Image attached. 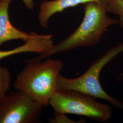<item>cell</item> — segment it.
I'll return each instance as SVG.
<instances>
[{
    "label": "cell",
    "instance_id": "cell-7",
    "mask_svg": "<svg viewBox=\"0 0 123 123\" xmlns=\"http://www.w3.org/2000/svg\"><path fill=\"white\" fill-rule=\"evenodd\" d=\"M12 1L0 0V45L14 40H22L25 42L31 36V33L18 29L10 21L8 9Z\"/></svg>",
    "mask_w": 123,
    "mask_h": 123
},
{
    "label": "cell",
    "instance_id": "cell-4",
    "mask_svg": "<svg viewBox=\"0 0 123 123\" xmlns=\"http://www.w3.org/2000/svg\"><path fill=\"white\" fill-rule=\"evenodd\" d=\"M95 99L75 90H57L51 98L49 105L56 114H76L94 120L108 121L112 117L111 108Z\"/></svg>",
    "mask_w": 123,
    "mask_h": 123
},
{
    "label": "cell",
    "instance_id": "cell-5",
    "mask_svg": "<svg viewBox=\"0 0 123 123\" xmlns=\"http://www.w3.org/2000/svg\"><path fill=\"white\" fill-rule=\"evenodd\" d=\"M44 107L22 91L8 92L0 98V123L39 122Z\"/></svg>",
    "mask_w": 123,
    "mask_h": 123
},
{
    "label": "cell",
    "instance_id": "cell-2",
    "mask_svg": "<svg viewBox=\"0 0 123 123\" xmlns=\"http://www.w3.org/2000/svg\"><path fill=\"white\" fill-rule=\"evenodd\" d=\"M25 66L17 75L13 87L26 93L44 107L56 91L57 79L63 67L60 59L49 58L44 62L24 61Z\"/></svg>",
    "mask_w": 123,
    "mask_h": 123
},
{
    "label": "cell",
    "instance_id": "cell-10",
    "mask_svg": "<svg viewBox=\"0 0 123 123\" xmlns=\"http://www.w3.org/2000/svg\"><path fill=\"white\" fill-rule=\"evenodd\" d=\"M107 11L119 16L118 24L123 29V0H108Z\"/></svg>",
    "mask_w": 123,
    "mask_h": 123
},
{
    "label": "cell",
    "instance_id": "cell-6",
    "mask_svg": "<svg viewBox=\"0 0 123 123\" xmlns=\"http://www.w3.org/2000/svg\"><path fill=\"white\" fill-rule=\"evenodd\" d=\"M31 36L25 43L18 47L4 51H0V60L13 55L26 53H43L48 51L54 45L52 35L39 34L31 31Z\"/></svg>",
    "mask_w": 123,
    "mask_h": 123
},
{
    "label": "cell",
    "instance_id": "cell-12",
    "mask_svg": "<svg viewBox=\"0 0 123 123\" xmlns=\"http://www.w3.org/2000/svg\"><path fill=\"white\" fill-rule=\"evenodd\" d=\"M27 9L32 10L34 8V3L33 0H22Z\"/></svg>",
    "mask_w": 123,
    "mask_h": 123
},
{
    "label": "cell",
    "instance_id": "cell-9",
    "mask_svg": "<svg viewBox=\"0 0 123 123\" xmlns=\"http://www.w3.org/2000/svg\"><path fill=\"white\" fill-rule=\"evenodd\" d=\"M12 80L10 71L0 66V98L9 92Z\"/></svg>",
    "mask_w": 123,
    "mask_h": 123
},
{
    "label": "cell",
    "instance_id": "cell-11",
    "mask_svg": "<svg viewBox=\"0 0 123 123\" xmlns=\"http://www.w3.org/2000/svg\"><path fill=\"white\" fill-rule=\"evenodd\" d=\"M49 122L51 123H81L80 122H77L69 119L66 116L65 114H55L54 117L50 118L49 119Z\"/></svg>",
    "mask_w": 123,
    "mask_h": 123
},
{
    "label": "cell",
    "instance_id": "cell-1",
    "mask_svg": "<svg viewBox=\"0 0 123 123\" xmlns=\"http://www.w3.org/2000/svg\"><path fill=\"white\" fill-rule=\"evenodd\" d=\"M83 6V20L72 34L54 45L48 51L25 61H42L59 53L79 48L95 46L100 42L105 32L110 26L119 23L118 20L110 18L107 14L108 0L87 2Z\"/></svg>",
    "mask_w": 123,
    "mask_h": 123
},
{
    "label": "cell",
    "instance_id": "cell-8",
    "mask_svg": "<svg viewBox=\"0 0 123 123\" xmlns=\"http://www.w3.org/2000/svg\"><path fill=\"white\" fill-rule=\"evenodd\" d=\"M99 0H52L43 1L39 6L38 21L41 27H49V20L54 14L62 12L65 9L74 7L80 4Z\"/></svg>",
    "mask_w": 123,
    "mask_h": 123
},
{
    "label": "cell",
    "instance_id": "cell-3",
    "mask_svg": "<svg viewBox=\"0 0 123 123\" xmlns=\"http://www.w3.org/2000/svg\"><path fill=\"white\" fill-rule=\"evenodd\" d=\"M123 52V41L109 49L93 62L87 71L79 77L68 79L60 74L57 79L56 91L73 90L87 94L95 98L109 102L115 107L123 109V102L111 97L102 87L99 76L103 68Z\"/></svg>",
    "mask_w": 123,
    "mask_h": 123
}]
</instances>
